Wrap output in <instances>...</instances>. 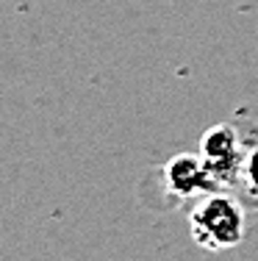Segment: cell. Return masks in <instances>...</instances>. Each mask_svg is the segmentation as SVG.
Returning a JSON list of instances; mask_svg holds the SVG:
<instances>
[{"label":"cell","mask_w":258,"mask_h":261,"mask_svg":"<svg viewBox=\"0 0 258 261\" xmlns=\"http://www.w3.org/2000/svg\"><path fill=\"white\" fill-rule=\"evenodd\" d=\"M189 233L194 245L208 253H222L244 239V208L236 197L214 192L206 195L189 214Z\"/></svg>","instance_id":"obj_1"},{"label":"cell","mask_w":258,"mask_h":261,"mask_svg":"<svg viewBox=\"0 0 258 261\" xmlns=\"http://www.w3.org/2000/svg\"><path fill=\"white\" fill-rule=\"evenodd\" d=\"M161 172H164V186L178 200H189V197L206 195L208 189H217L200 153H178L167 161V167Z\"/></svg>","instance_id":"obj_3"},{"label":"cell","mask_w":258,"mask_h":261,"mask_svg":"<svg viewBox=\"0 0 258 261\" xmlns=\"http://www.w3.org/2000/svg\"><path fill=\"white\" fill-rule=\"evenodd\" d=\"M200 156L206 161L211 181L217 189L222 186H236L244 175V156L247 150L242 147V136L231 122L208 128L200 139Z\"/></svg>","instance_id":"obj_2"},{"label":"cell","mask_w":258,"mask_h":261,"mask_svg":"<svg viewBox=\"0 0 258 261\" xmlns=\"http://www.w3.org/2000/svg\"><path fill=\"white\" fill-rule=\"evenodd\" d=\"M242 181L247 184V189H253V195H258V145L250 147L244 156V175Z\"/></svg>","instance_id":"obj_4"}]
</instances>
